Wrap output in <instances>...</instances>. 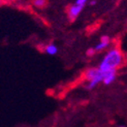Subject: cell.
<instances>
[{
  "instance_id": "9c48e42d",
  "label": "cell",
  "mask_w": 127,
  "mask_h": 127,
  "mask_svg": "<svg viewBox=\"0 0 127 127\" xmlns=\"http://www.w3.org/2000/svg\"><path fill=\"white\" fill-rule=\"evenodd\" d=\"M95 53H96V51L94 50V48H91V49H88L86 55H87L88 57H92V56H94Z\"/></svg>"
},
{
  "instance_id": "8fae6325",
  "label": "cell",
  "mask_w": 127,
  "mask_h": 127,
  "mask_svg": "<svg viewBox=\"0 0 127 127\" xmlns=\"http://www.w3.org/2000/svg\"><path fill=\"white\" fill-rule=\"evenodd\" d=\"M119 127H125V126H119Z\"/></svg>"
},
{
  "instance_id": "6da1fadb",
  "label": "cell",
  "mask_w": 127,
  "mask_h": 127,
  "mask_svg": "<svg viewBox=\"0 0 127 127\" xmlns=\"http://www.w3.org/2000/svg\"><path fill=\"white\" fill-rule=\"evenodd\" d=\"M123 55L118 49H112L105 54L103 59L99 63L98 69L100 71L107 72L110 70H117V68L122 64Z\"/></svg>"
},
{
  "instance_id": "277c9868",
  "label": "cell",
  "mask_w": 127,
  "mask_h": 127,
  "mask_svg": "<svg viewBox=\"0 0 127 127\" xmlns=\"http://www.w3.org/2000/svg\"><path fill=\"white\" fill-rule=\"evenodd\" d=\"M116 77H117V72L116 70H110L107 72H104V77H103V80H102V83L104 85H111L113 84L114 82L116 80Z\"/></svg>"
},
{
  "instance_id": "7a4b0ae2",
  "label": "cell",
  "mask_w": 127,
  "mask_h": 127,
  "mask_svg": "<svg viewBox=\"0 0 127 127\" xmlns=\"http://www.w3.org/2000/svg\"><path fill=\"white\" fill-rule=\"evenodd\" d=\"M104 73L102 71H100L98 67L97 68H89L85 72V79L88 81V84L86 88L88 90H92L96 87L99 83H101L103 80Z\"/></svg>"
},
{
  "instance_id": "8992f818",
  "label": "cell",
  "mask_w": 127,
  "mask_h": 127,
  "mask_svg": "<svg viewBox=\"0 0 127 127\" xmlns=\"http://www.w3.org/2000/svg\"><path fill=\"white\" fill-rule=\"evenodd\" d=\"M44 53H47L48 55H56L57 53H58V47L56 46L55 43H49L46 46V48H44Z\"/></svg>"
},
{
  "instance_id": "30bf717a",
  "label": "cell",
  "mask_w": 127,
  "mask_h": 127,
  "mask_svg": "<svg viewBox=\"0 0 127 127\" xmlns=\"http://www.w3.org/2000/svg\"><path fill=\"white\" fill-rule=\"evenodd\" d=\"M96 4V1L95 0H92V1H90V5H95Z\"/></svg>"
},
{
  "instance_id": "3957f363",
  "label": "cell",
  "mask_w": 127,
  "mask_h": 127,
  "mask_svg": "<svg viewBox=\"0 0 127 127\" xmlns=\"http://www.w3.org/2000/svg\"><path fill=\"white\" fill-rule=\"evenodd\" d=\"M83 6H80L78 4H72L69 6L68 8V18L70 21H74L75 19L78 18V16L82 12V10H83Z\"/></svg>"
},
{
  "instance_id": "52a82bcc",
  "label": "cell",
  "mask_w": 127,
  "mask_h": 127,
  "mask_svg": "<svg viewBox=\"0 0 127 127\" xmlns=\"http://www.w3.org/2000/svg\"><path fill=\"white\" fill-rule=\"evenodd\" d=\"M47 0H33V5L37 8H42L47 5Z\"/></svg>"
},
{
  "instance_id": "5b68a950",
  "label": "cell",
  "mask_w": 127,
  "mask_h": 127,
  "mask_svg": "<svg viewBox=\"0 0 127 127\" xmlns=\"http://www.w3.org/2000/svg\"><path fill=\"white\" fill-rule=\"evenodd\" d=\"M110 41H111V39H110V37H109V36H106V35L102 36V37H101V38H100L99 43L95 46L94 50L96 51V52H100V51H102V50L106 49L107 47H109Z\"/></svg>"
},
{
  "instance_id": "ba28073f",
  "label": "cell",
  "mask_w": 127,
  "mask_h": 127,
  "mask_svg": "<svg viewBox=\"0 0 127 127\" xmlns=\"http://www.w3.org/2000/svg\"><path fill=\"white\" fill-rule=\"evenodd\" d=\"M88 2V0H75V4H78L80 6H83V7H85V5L87 4Z\"/></svg>"
}]
</instances>
